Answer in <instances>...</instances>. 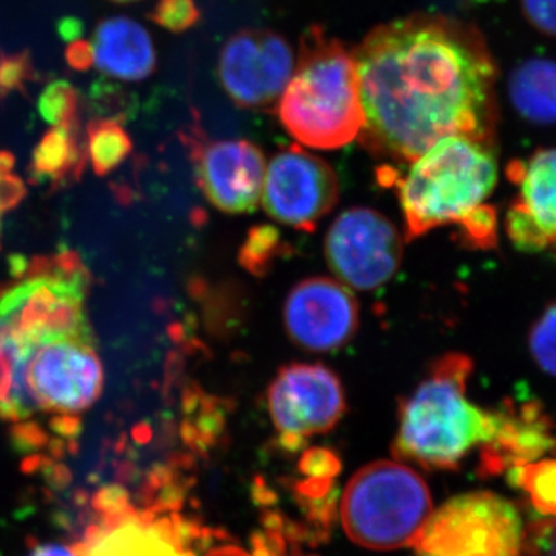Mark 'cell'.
Wrapping results in <instances>:
<instances>
[{"label": "cell", "instance_id": "obj_1", "mask_svg": "<svg viewBox=\"0 0 556 556\" xmlns=\"http://www.w3.org/2000/svg\"><path fill=\"white\" fill-rule=\"evenodd\" d=\"M354 60L358 138L378 159L409 164L447 137L495 138V62L470 25L413 14L372 28Z\"/></svg>", "mask_w": 556, "mask_h": 556}, {"label": "cell", "instance_id": "obj_2", "mask_svg": "<svg viewBox=\"0 0 556 556\" xmlns=\"http://www.w3.org/2000/svg\"><path fill=\"white\" fill-rule=\"evenodd\" d=\"M473 362L466 354L437 358L426 378L402 402L394 455L417 466L453 470L473 450L492 444L504 424L507 405L496 412L467 397Z\"/></svg>", "mask_w": 556, "mask_h": 556}, {"label": "cell", "instance_id": "obj_3", "mask_svg": "<svg viewBox=\"0 0 556 556\" xmlns=\"http://www.w3.org/2000/svg\"><path fill=\"white\" fill-rule=\"evenodd\" d=\"M379 172L382 185H396L407 240L441 226L463 228L496 188L495 141L455 135L409 163L405 175L388 164Z\"/></svg>", "mask_w": 556, "mask_h": 556}, {"label": "cell", "instance_id": "obj_4", "mask_svg": "<svg viewBox=\"0 0 556 556\" xmlns=\"http://www.w3.org/2000/svg\"><path fill=\"white\" fill-rule=\"evenodd\" d=\"M277 115L306 148L338 150L358 138L365 118L357 65L342 40L318 25L306 30Z\"/></svg>", "mask_w": 556, "mask_h": 556}, {"label": "cell", "instance_id": "obj_5", "mask_svg": "<svg viewBox=\"0 0 556 556\" xmlns=\"http://www.w3.org/2000/svg\"><path fill=\"white\" fill-rule=\"evenodd\" d=\"M431 493L402 460H376L348 482L340 519L348 538L369 551L413 547L431 511Z\"/></svg>", "mask_w": 556, "mask_h": 556}, {"label": "cell", "instance_id": "obj_6", "mask_svg": "<svg viewBox=\"0 0 556 556\" xmlns=\"http://www.w3.org/2000/svg\"><path fill=\"white\" fill-rule=\"evenodd\" d=\"M526 546L521 511L489 490L450 497L413 544L417 556H525Z\"/></svg>", "mask_w": 556, "mask_h": 556}, {"label": "cell", "instance_id": "obj_7", "mask_svg": "<svg viewBox=\"0 0 556 556\" xmlns=\"http://www.w3.org/2000/svg\"><path fill=\"white\" fill-rule=\"evenodd\" d=\"M266 397L278 441L288 452H298L309 439L331 431L346 412L342 382L321 364L281 368Z\"/></svg>", "mask_w": 556, "mask_h": 556}, {"label": "cell", "instance_id": "obj_8", "mask_svg": "<svg viewBox=\"0 0 556 556\" xmlns=\"http://www.w3.org/2000/svg\"><path fill=\"white\" fill-rule=\"evenodd\" d=\"M329 268L348 287L371 291L383 287L402 262V239L390 218L375 208L353 207L340 214L325 239Z\"/></svg>", "mask_w": 556, "mask_h": 556}, {"label": "cell", "instance_id": "obj_9", "mask_svg": "<svg viewBox=\"0 0 556 556\" xmlns=\"http://www.w3.org/2000/svg\"><path fill=\"white\" fill-rule=\"evenodd\" d=\"M339 193L338 175L327 161L292 146L266 167L262 200L270 218L313 232L338 204Z\"/></svg>", "mask_w": 556, "mask_h": 556}, {"label": "cell", "instance_id": "obj_10", "mask_svg": "<svg viewBox=\"0 0 556 556\" xmlns=\"http://www.w3.org/2000/svg\"><path fill=\"white\" fill-rule=\"evenodd\" d=\"M295 67L294 50L276 31L249 28L219 51L223 89L241 109H266L280 100Z\"/></svg>", "mask_w": 556, "mask_h": 556}, {"label": "cell", "instance_id": "obj_11", "mask_svg": "<svg viewBox=\"0 0 556 556\" xmlns=\"http://www.w3.org/2000/svg\"><path fill=\"white\" fill-rule=\"evenodd\" d=\"M197 181L206 199L226 214H248L262 199L266 160L247 139H207L200 127L186 134Z\"/></svg>", "mask_w": 556, "mask_h": 556}, {"label": "cell", "instance_id": "obj_12", "mask_svg": "<svg viewBox=\"0 0 556 556\" xmlns=\"http://www.w3.org/2000/svg\"><path fill=\"white\" fill-rule=\"evenodd\" d=\"M100 510V525L78 544L80 556H195L185 522L131 510L118 490L101 496Z\"/></svg>", "mask_w": 556, "mask_h": 556}, {"label": "cell", "instance_id": "obj_13", "mask_svg": "<svg viewBox=\"0 0 556 556\" xmlns=\"http://www.w3.org/2000/svg\"><path fill=\"white\" fill-rule=\"evenodd\" d=\"M283 318L295 345L313 353H328L345 346L356 336L357 300L338 280L309 277L289 291Z\"/></svg>", "mask_w": 556, "mask_h": 556}, {"label": "cell", "instance_id": "obj_14", "mask_svg": "<svg viewBox=\"0 0 556 556\" xmlns=\"http://www.w3.org/2000/svg\"><path fill=\"white\" fill-rule=\"evenodd\" d=\"M518 193L506 217L508 239L526 252L556 255V149H543L508 164Z\"/></svg>", "mask_w": 556, "mask_h": 556}, {"label": "cell", "instance_id": "obj_15", "mask_svg": "<svg viewBox=\"0 0 556 556\" xmlns=\"http://www.w3.org/2000/svg\"><path fill=\"white\" fill-rule=\"evenodd\" d=\"M93 65L104 75L121 80L148 79L156 68V51L150 33L130 17L102 21L94 30Z\"/></svg>", "mask_w": 556, "mask_h": 556}, {"label": "cell", "instance_id": "obj_16", "mask_svg": "<svg viewBox=\"0 0 556 556\" xmlns=\"http://www.w3.org/2000/svg\"><path fill=\"white\" fill-rule=\"evenodd\" d=\"M510 98L525 118L535 124L556 123V64L532 60L519 65L510 78Z\"/></svg>", "mask_w": 556, "mask_h": 556}, {"label": "cell", "instance_id": "obj_17", "mask_svg": "<svg viewBox=\"0 0 556 556\" xmlns=\"http://www.w3.org/2000/svg\"><path fill=\"white\" fill-rule=\"evenodd\" d=\"M87 161L80 138L79 121L54 126L47 131L33 153L31 172L39 179L60 181L80 174Z\"/></svg>", "mask_w": 556, "mask_h": 556}, {"label": "cell", "instance_id": "obj_18", "mask_svg": "<svg viewBox=\"0 0 556 556\" xmlns=\"http://www.w3.org/2000/svg\"><path fill=\"white\" fill-rule=\"evenodd\" d=\"M134 149L123 124L112 118L94 119L87 126L86 152L94 174L108 175L129 156Z\"/></svg>", "mask_w": 556, "mask_h": 556}, {"label": "cell", "instance_id": "obj_19", "mask_svg": "<svg viewBox=\"0 0 556 556\" xmlns=\"http://www.w3.org/2000/svg\"><path fill=\"white\" fill-rule=\"evenodd\" d=\"M508 473L538 514L556 519V457H540L511 468Z\"/></svg>", "mask_w": 556, "mask_h": 556}, {"label": "cell", "instance_id": "obj_20", "mask_svg": "<svg viewBox=\"0 0 556 556\" xmlns=\"http://www.w3.org/2000/svg\"><path fill=\"white\" fill-rule=\"evenodd\" d=\"M79 93L68 80H53L42 90L38 110L50 126L73 123L78 119Z\"/></svg>", "mask_w": 556, "mask_h": 556}, {"label": "cell", "instance_id": "obj_21", "mask_svg": "<svg viewBox=\"0 0 556 556\" xmlns=\"http://www.w3.org/2000/svg\"><path fill=\"white\" fill-rule=\"evenodd\" d=\"M281 247L280 237L273 226H257L248 233L247 243L240 252V262L252 274L266 273L273 265Z\"/></svg>", "mask_w": 556, "mask_h": 556}, {"label": "cell", "instance_id": "obj_22", "mask_svg": "<svg viewBox=\"0 0 556 556\" xmlns=\"http://www.w3.org/2000/svg\"><path fill=\"white\" fill-rule=\"evenodd\" d=\"M529 346L538 367L556 378V303L530 329Z\"/></svg>", "mask_w": 556, "mask_h": 556}, {"label": "cell", "instance_id": "obj_23", "mask_svg": "<svg viewBox=\"0 0 556 556\" xmlns=\"http://www.w3.org/2000/svg\"><path fill=\"white\" fill-rule=\"evenodd\" d=\"M30 51L17 53L0 51V100H5L11 93H25L28 84L38 78Z\"/></svg>", "mask_w": 556, "mask_h": 556}, {"label": "cell", "instance_id": "obj_24", "mask_svg": "<svg viewBox=\"0 0 556 556\" xmlns=\"http://www.w3.org/2000/svg\"><path fill=\"white\" fill-rule=\"evenodd\" d=\"M201 17L195 0H159L150 10L149 20L170 33H185L199 24Z\"/></svg>", "mask_w": 556, "mask_h": 556}, {"label": "cell", "instance_id": "obj_25", "mask_svg": "<svg viewBox=\"0 0 556 556\" xmlns=\"http://www.w3.org/2000/svg\"><path fill=\"white\" fill-rule=\"evenodd\" d=\"M25 185L14 172V159L7 150H0V230L3 217L24 199Z\"/></svg>", "mask_w": 556, "mask_h": 556}, {"label": "cell", "instance_id": "obj_26", "mask_svg": "<svg viewBox=\"0 0 556 556\" xmlns=\"http://www.w3.org/2000/svg\"><path fill=\"white\" fill-rule=\"evenodd\" d=\"M212 556H311L302 554L299 548L289 547L283 535L269 530L265 535H258L252 541L251 548L225 547L218 548Z\"/></svg>", "mask_w": 556, "mask_h": 556}, {"label": "cell", "instance_id": "obj_27", "mask_svg": "<svg viewBox=\"0 0 556 556\" xmlns=\"http://www.w3.org/2000/svg\"><path fill=\"white\" fill-rule=\"evenodd\" d=\"M527 20L547 35H556V0H522Z\"/></svg>", "mask_w": 556, "mask_h": 556}, {"label": "cell", "instance_id": "obj_28", "mask_svg": "<svg viewBox=\"0 0 556 556\" xmlns=\"http://www.w3.org/2000/svg\"><path fill=\"white\" fill-rule=\"evenodd\" d=\"M65 60H67L70 67L78 70V72H86V70L93 67L91 42L83 38L73 40L65 50Z\"/></svg>", "mask_w": 556, "mask_h": 556}, {"label": "cell", "instance_id": "obj_29", "mask_svg": "<svg viewBox=\"0 0 556 556\" xmlns=\"http://www.w3.org/2000/svg\"><path fill=\"white\" fill-rule=\"evenodd\" d=\"M27 556H80L78 546H64V544H40L33 548Z\"/></svg>", "mask_w": 556, "mask_h": 556}, {"label": "cell", "instance_id": "obj_30", "mask_svg": "<svg viewBox=\"0 0 556 556\" xmlns=\"http://www.w3.org/2000/svg\"><path fill=\"white\" fill-rule=\"evenodd\" d=\"M58 30H60L61 38L68 40V42L83 38V24L76 17L62 20L61 24L58 25Z\"/></svg>", "mask_w": 556, "mask_h": 556}, {"label": "cell", "instance_id": "obj_31", "mask_svg": "<svg viewBox=\"0 0 556 556\" xmlns=\"http://www.w3.org/2000/svg\"><path fill=\"white\" fill-rule=\"evenodd\" d=\"M112 2H115V3H130V2H135V0H112Z\"/></svg>", "mask_w": 556, "mask_h": 556}]
</instances>
